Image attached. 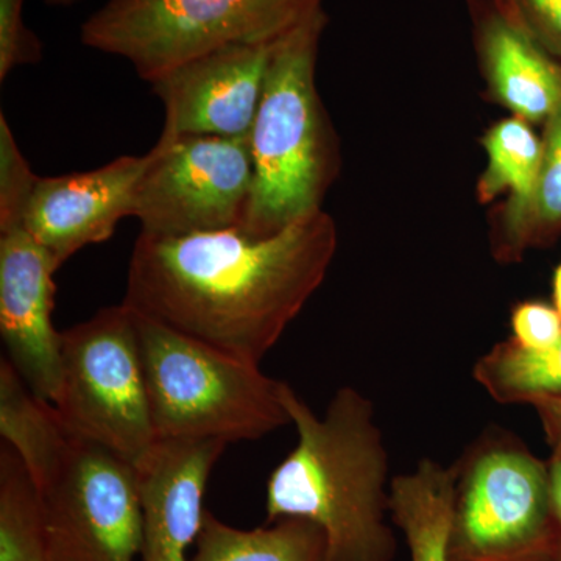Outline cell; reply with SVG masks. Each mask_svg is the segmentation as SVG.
<instances>
[{
    "label": "cell",
    "mask_w": 561,
    "mask_h": 561,
    "mask_svg": "<svg viewBox=\"0 0 561 561\" xmlns=\"http://www.w3.org/2000/svg\"><path fill=\"white\" fill-rule=\"evenodd\" d=\"M133 313L158 440L254 442L290 424L260 365Z\"/></svg>",
    "instance_id": "cell-4"
},
{
    "label": "cell",
    "mask_w": 561,
    "mask_h": 561,
    "mask_svg": "<svg viewBox=\"0 0 561 561\" xmlns=\"http://www.w3.org/2000/svg\"><path fill=\"white\" fill-rule=\"evenodd\" d=\"M327 540L316 524L286 518L243 530L205 512L190 561H324Z\"/></svg>",
    "instance_id": "cell-18"
},
{
    "label": "cell",
    "mask_w": 561,
    "mask_h": 561,
    "mask_svg": "<svg viewBox=\"0 0 561 561\" xmlns=\"http://www.w3.org/2000/svg\"><path fill=\"white\" fill-rule=\"evenodd\" d=\"M228 443L160 440L139 465L142 548L139 561H190L202 530L206 485Z\"/></svg>",
    "instance_id": "cell-13"
},
{
    "label": "cell",
    "mask_w": 561,
    "mask_h": 561,
    "mask_svg": "<svg viewBox=\"0 0 561 561\" xmlns=\"http://www.w3.org/2000/svg\"><path fill=\"white\" fill-rule=\"evenodd\" d=\"M0 561H49L41 490L7 443L0 448Z\"/></svg>",
    "instance_id": "cell-21"
},
{
    "label": "cell",
    "mask_w": 561,
    "mask_h": 561,
    "mask_svg": "<svg viewBox=\"0 0 561 561\" xmlns=\"http://www.w3.org/2000/svg\"><path fill=\"white\" fill-rule=\"evenodd\" d=\"M280 401L298 443L268 478L267 523L316 524L324 561H393L389 454L370 398L341 387L319 416L283 382Z\"/></svg>",
    "instance_id": "cell-2"
},
{
    "label": "cell",
    "mask_w": 561,
    "mask_h": 561,
    "mask_svg": "<svg viewBox=\"0 0 561 561\" xmlns=\"http://www.w3.org/2000/svg\"><path fill=\"white\" fill-rule=\"evenodd\" d=\"M61 265L24 228L0 234V334L7 359L41 400L61 389V332L51 321Z\"/></svg>",
    "instance_id": "cell-11"
},
{
    "label": "cell",
    "mask_w": 561,
    "mask_h": 561,
    "mask_svg": "<svg viewBox=\"0 0 561 561\" xmlns=\"http://www.w3.org/2000/svg\"><path fill=\"white\" fill-rule=\"evenodd\" d=\"M25 0H0V81L11 70L43 60V43L24 24Z\"/></svg>",
    "instance_id": "cell-23"
},
{
    "label": "cell",
    "mask_w": 561,
    "mask_h": 561,
    "mask_svg": "<svg viewBox=\"0 0 561 561\" xmlns=\"http://www.w3.org/2000/svg\"><path fill=\"white\" fill-rule=\"evenodd\" d=\"M49 561H139L142 507L136 465L70 437L41 486Z\"/></svg>",
    "instance_id": "cell-8"
},
{
    "label": "cell",
    "mask_w": 561,
    "mask_h": 561,
    "mask_svg": "<svg viewBox=\"0 0 561 561\" xmlns=\"http://www.w3.org/2000/svg\"><path fill=\"white\" fill-rule=\"evenodd\" d=\"M553 524H556V561H561V453H553L548 461Z\"/></svg>",
    "instance_id": "cell-27"
},
{
    "label": "cell",
    "mask_w": 561,
    "mask_h": 561,
    "mask_svg": "<svg viewBox=\"0 0 561 561\" xmlns=\"http://www.w3.org/2000/svg\"><path fill=\"white\" fill-rule=\"evenodd\" d=\"M512 341L522 348L540 351L561 339V316L545 301H522L512 309Z\"/></svg>",
    "instance_id": "cell-25"
},
{
    "label": "cell",
    "mask_w": 561,
    "mask_h": 561,
    "mask_svg": "<svg viewBox=\"0 0 561 561\" xmlns=\"http://www.w3.org/2000/svg\"><path fill=\"white\" fill-rule=\"evenodd\" d=\"M542 160L537 184L522 206H497L491 216L494 260L513 264L531 249L552 242L561 231V98L542 122Z\"/></svg>",
    "instance_id": "cell-15"
},
{
    "label": "cell",
    "mask_w": 561,
    "mask_h": 561,
    "mask_svg": "<svg viewBox=\"0 0 561 561\" xmlns=\"http://www.w3.org/2000/svg\"><path fill=\"white\" fill-rule=\"evenodd\" d=\"M44 2L51 7H72L81 2V0H44Z\"/></svg>",
    "instance_id": "cell-29"
},
{
    "label": "cell",
    "mask_w": 561,
    "mask_h": 561,
    "mask_svg": "<svg viewBox=\"0 0 561 561\" xmlns=\"http://www.w3.org/2000/svg\"><path fill=\"white\" fill-rule=\"evenodd\" d=\"M552 305L561 316V264L557 265L552 276Z\"/></svg>",
    "instance_id": "cell-28"
},
{
    "label": "cell",
    "mask_w": 561,
    "mask_h": 561,
    "mask_svg": "<svg viewBox=\"0 0 561 561\" xmlns=\"http://www.w3.org/2000/svg\"><path fill=\"white\" fill-rule=\"evenodd\" d=\"M251 190L250 138L184 136L149 151L133 217L158 238L241 228Z\"/></svg>",
    "instance_id": "cell-9"
},
{
    "label": "cell",
    "mask_w": 561,
    "mask_h": 561,
    "mask_svg": "<svg viewBox=\"0 0 561 561\" xmlns=\"http://www.w3.org/2000/svg\"><path fill=\"white\" fill-rule=\"evenodd\" d=\"M453 471L448 561H556L549 467L519 438L485 432Z\"/></svg>",
    "instance_id": "cell-6"
},
{
    "label": "cell",
    "mask_w": 561,
    "mask_h": 561,
    "mask_svg": "<svg viewBox=\"0 0 561 561\" xmlns=\"http://www.w3.org/2000/svg\"><path fill=\"white\" fill-rule=\"evenodd\" d=\"M454 502L453 467L424 459L390 481V516L411 561H448Z\"/></svg>",
    "instance_id": "cell-16"
},
{
    "label": "cell",
    "mask_w": 561,
    "mask_h": 561,
    "mask_svg": "<svg viewBox=\"0 0 561 561\" xmlns=\"http://www.w3.org/2000/svg\"><path fill=\"white\" fill-rule=\"evenodd\" d=\"M147 164L149 153L125 154L94 171L39 176L24 230L60 265L84 247L108 241L117 224L135 213Z\"/></svg>",
    "instance_id": "cell-12"
},
{
    "label": "cell",
    "mask_w": 561,
    "mask_h": 561,
    "mask_svg": "<svg viewBox=\"0 0 561 561\" xmlns=\"http://www.w3.org/2000/svg\"><path fill=\"white\" fill-rule=\"evenodd\" d=\"M55 401L69 437L105 446L139 467L157 446L135 313L111 306L61 332Z\"/></svg>",
    "instance_id": "cell-7"
},
{
    "label": "cell",
    "mask_w": 561,
    "mask_h": 561,
    "mask_svg": "<svg viewBox=\"0 0 561 561\" xmlns=\"http://www.w3.org/2000/svg\"><path fill=\"white\" fill-rule=\"evenodd\" d=\"M276 44H231L154 80L151 87L164 105L158 142L184 136L249 138Z\"/></svg>",
    "instance_id": "cell-10"
},
{
    "label": "cell",
    "mask_w": 561,
    "mask_h": 561,
    "mask_svg": "<svg viewBox=\"0 0 561 561\" xmlns=\"http://www.w3.org/2000/svg\"><path fill=\"white\" fill-rule=\"evenodd\" d=\"M531 405L537 409L553 453H561V397L542 398Z\"/></svg>",
    "instance_id": "cell-26"
},
{
    "label": "cell",
    "mask_w": 561,
    "mask_h": 561,
    "mask_svg": "<svg viewBox=\"0 0 561 561\" xmlns=\"http://www.w3.org/2000/svg\"><path fill=\"white\" fill-rule=\"evenodd\" d=\"M323 10V0H106L81 24L90 49L154 80L231 44H272Z\"/></svg>",
    "instance_id": "cell-5"
},
{
    "label": "cell",
    "mask_w": 561,
    "mask_h": 561,
    "mask_svg": "<svg viewBox=\"0 0 561 561\" xmlns=\"http://www.w3.org/2000/svg\"><path fill=\"white\" fill-rule=\"evenodd\" d=\"M337 227L323 209L271 238L241 228L140 232L124 305L236 359L260 365L327 278Z\"/></svg>",
    "instance_id": "cell-1"
},
{
    "label": "cell",
    "mask_w": 561,
    "mask_h": 561,
    "mask_svg": "<svg viewBox=\"0 0 561 561\" xmlns=\"http://www.w3.org/2000/svg\"><path fill=\"white\" fill-rule=\"evenodd\" d=\"M505 13L531 38L561 58V0H497Z\"/></svg>",
    "instance_id": "cell-24"
},
{
    "label": "cell",
    "mask_w": 561,
    "mask_h": 561,
    "mask_svg": "<svg viewBox=\"0 0 561 561\" xmlns=\"http://www.w3.org/2000/svg\"><path fill=\"white\" fill-rule=\"evenodd\" d=\"M0 435L38 489L60 463L70 440L55 405L36 397L7 357L0 360Z\"/></svg>",
    "instance_id": "cell-17"
},
{
    "label": "cell",
    "mask_w": 561,
    "mask_h": 561,
    "mask_svg": "<svg viewBox=\"0 0 561 561\" xmlns=\"http://www.w3.org/2000/svg\"><path fill=\"white\" fill-rule=\"evenodd\" d=\"M38 181L14 139L5 113H0V234L24 228Z\"/></svg>",
    "instance_id": "cell-22"
},
{
    "label": "cell",
    "mask_w": 561,
    "mask_h": 561,
    "mask_svg": "<svg viewBox=\"0 0 561 561\" xmlns=\"http://www.w3.org/2000/svg\"><path fill=\"white\" fill-rule=\"evenodd\" d=\"M324 10L278 41L250 133L253 190L241 230L271 238L321 210L341 147L317 90Z\"/></svg>",
    "instance_id": "cell-3"
},
{
    "label": "cell",
    "mask_w": 561,
    "mask_h": 561,
    "mask_svg": "<svg viewBox=\"0 0 561 561\" xmlns=\"http://www.w3.org/2000/svg\"><path fill=\"white\" fill-rule=\"evenodd\" d=\"M486 165L479 176L478 198L490 203L505 195L502 206L515 208L529 201L542 160V142L529 122L511 116L483 133Z\"/></svg>",
    "instance_id": "cell-19"
},
{
    "label": "cell",
    "mask_w": 561,
    "mask_h": 561,
    "mask_svg": "<svg viewBox=\"0 0 561 561\" xmlns=\"http://www.w3.org/2000/svg\"><path fill=\"white\" fill-rule=\"evenodd\" d=\"M472 378L500 404L561 397V339L540 351L522 348L512 339L496 343L476 362Z\"/></svg>",
    "instance_id": "cell-20"
},
{
    "label": "cell",
    "mask_w": 561,
    "mask_h": 561,
    "mask_svg": "<svg viewBox=\"0 0 561 561\" xmlns=\"http://www.w3.org/2000/svg\"><path fill=\"white\" fill-rule=\"evenodd\" d=\"M472 43L491 99L512 116L542 124L561 98V62L497 0H467Z\"/></svg>",
    "instance_id": "cell-14"
}]
</instances>
